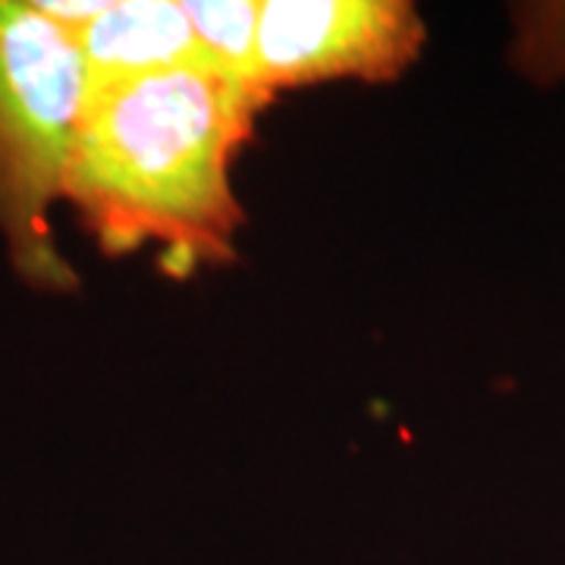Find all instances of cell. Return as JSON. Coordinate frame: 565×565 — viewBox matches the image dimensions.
<instances>
[{
    "mask_svg": "<svg viewBox=\"0 0 565 565\" xmlns=\"http://www.w3.org/2000/svg\"><path fill=\"white\" fill-rule=\"evenodd\" d=\"M424 41L427 25L408 0H264L255 85L274 102L318 82H396Z\"/></svg>",
    "mask_w": 565,
    "mask_h": 565,
    "instance_id": "3957f363",
    "label": "cell"
},
{
    "mask_svg": "<svg viewBox=\"0 0 565 565\" xmlns=\"http://www.w3.org/2000/svg\"><path fill=\"white\" fill-rule=\"evenodd\" d=\"M512 25L509 63L541 88L565 82V3H519Z\"/></svg>",
    "mask_w": 565,
    "mask_h": 565,
    "instance_id": "8992f818",
    "label": "cell"
},
{
    "mask_svg": "<svg viewBox=\"0 0 565 565\" xmlns=\"http://www.w3.org/2000/svg\"><path fill=\"white\" fill-rule=\"evenodd\" d=\"M73 39L79 44L88 85L202 61L182 0H110L102 17Z\"/></svg>",
    "mask_w": 565,
    "mask_h": 565,
    "instance_id": "277c9868",
    "label": "cell"
},
{
    "mask_svg": "<svg viewBox=\"0 0 565 565\" xmlns=\"http://www.w3.org/2000/svg\"><path fill=\"white\" fill-rule=\"evenodd\" d=\"M85 92L76 39L35 3L0 0V233L17 274L47 292L76 289L51 207L66 199Z\"/></svg>",
    "mask_w": 565,
    "mask_h": 565,
    "instance_id": "7a4b0ae2",
    "label": "cell"
},
{
    "mask_svg": "<svg viewBox=\"0 0 565 565\" xmlns=\"http://www.w3.org/2000/svg\"><path fill=\"white\" fill-rule=\"evenodd\" d=\"M182 7H185L202 61L226 76L255 85L262 3L258 0H182Z\"/></svg>",
    "mask_w": 565,
    "mask_h": 565,
    "instance_id": "5b68a950",
    "label": "cell"
},
{
    "mask_svg": "<svg viewBox=\"0 0 565 565\" xmlns=\"http://www.w3.org/2000/svg\"><path fill=\"white\" fill-rule=\"evenodd\" d=\"M270 104L252 82L195 61L85 92L66 199L104 252L163 248L170 277L236 258L233 163Z\"/></svg>",
    "mask_w": 565,
    "mask_h": 565,
    "instance_id": "6da1fadb",
    "label": "cell"
}]
</instances>
